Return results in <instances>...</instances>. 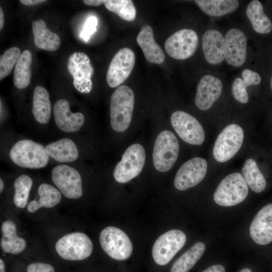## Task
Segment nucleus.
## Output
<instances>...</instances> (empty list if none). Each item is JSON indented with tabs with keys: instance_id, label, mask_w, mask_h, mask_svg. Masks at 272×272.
Here are the masks:
<instances>
[{
	"instance_id": "obj_1",
	"label": "nucleus",
	"mask_w": 272,
	"mask_h": 272,
	"mask_svg": "<svg viewBox=\"0 0 272 272\" xmlns=\"http://www.w3.org/2000/svg\"><path fill=\"white\" fill-rule=\"evenodd\" d=\"M134 104V93L129 87L119 86L112 93L110 101V116L114 130L122 132L129 127Z\"/></svg>"
},
{
	"instance_id": "obj_2",
	"label": "nucleus",
	"mask_w": 272,
	"mask_h": 272,
	"mask_svg": "<svg viewBox=\"0 0 272 272\" xmlns=\"http://www.w3.org/2000/svg\"><path fill=\"white\" fill-rule=\"evenodd\" d=\"M10 157L17 165L29 169L43 168L49 161L45 148L31 140L16 143L10 150Z\"/></svg>"
},
{
	"instance_id": "obj_3",
	"label": "nucleus",
	"mask_w": 272,
	"mask_h": 272,
	"mask_svg": "<svg viewBox=\"0 0 272 272\" xmlns=\"http://www.w3.org/2000/svg\"><path fill=\"white\" fill-rule=\"evenodd\" d=\"M248 194V186L242 175L235 172L226 176L217 186L214 201L223 207H231L243 201Z\"/></svg>"
},
{
	"instance_id": "obj_4",
	"label": "nucleus",
	"mask_w": 272,
	"mask_h": 272,
	"mask_svg": "<svg viewBox=\"0 0 272 272\" xmlns=\"http://www.w3.org/2000/svg\"><path fill=\"white\" fill-rule=\"evenodd\" d=\"M179 145L174 134L170 130L161 131L157 136L153 151V162L155 169L164 172L169 171L176 162Z\"/></svg>"
},
{
	"instance_id": "obj_5",
	"label": "nucleus",
	"mask_w": 272,
	"mask_h": 272,
	"mask_svg": "<svg viewBox=\"0 0 272 272\" xmlns=\"http://www.w3.org/2000/svg\"><path fill=\"white\" fill-rule=\"evenodd\" d=\"M93 243L85 233L74 232L66 234L57 240L55 250L62 258L70 261L82 260L90 256Z\"/></svg>"
},
{
	"instance_id": "obj_6",
	"label": "nucleus",
	"mask_w": 272,
	"mask_h": 272,
	"mask_svg": "<svg viewBox=\"0 0 272 272\" xmlns=\"http://www.w3.org/2000/svg\"><path fill=\"white\" fill-rule=\"evenodd\" d=\"M145 160L146 153L143 146L139 144L130 145L114 168L113 176L115 180L119 183H124L137 177L142 171Z\"/></svg>"
},
{
	"instance_id": "obj_7",
	"label": "nucleus",
	"mask_w": 272,
	"mask_h": 272,
	"mask_svg": "<svg viewBox=\"0 0 272 272\" xmlns=\"http://www.w3.org/2000/svg\"><path fill=\"white\" fill-rule=\"evenodd\" d=\"M99 241L103 251L112 258L117 260L127 259L132 252V244L128 236L121 229L108 226L103 229Z\"/></svg>"
},
{
	"instance_id": "obj_8",
	"label": "nucleus",
	"mask_w": 272,
	"mask_h": 272,
	"mask_svg": "<svg viewBox=\"0 0 272 272\" xmlns=\"http://www.w3.org/2000/svg\"><path fill=\"white\" fill-rule=\"evenodd\" d=\"M244 140V131L238 124L226 126L217 137L213 150L215 159L221 163L232 159L239 151Z\"/></svg>"
},
{
	"instance_id": "obj_9",
	"label": "nucleus",
	"mask_w": 272,
	"mask_h": 272,
	"mask_svg": "<svg viewBox=\"0 0 272 272\" xmlns=\"http://www.w3.org/2000/svg\"><path fill=\"white\" fill-rule=\"evenodd\" d=\"M186 240L185 233L180 230L172 229L163 234L152 247L154 261L160 265L167 264L184 246Z\"/></svg>"
},
{
	"instance_id": "obj_10",
	"label": "nucleus",
	"mask_w": 272,
	"mask_h": 272,
	"mask_svg": "<svg viewBox=\"0 0 272 272\" xmlns=\"http://www.w3.org/2000/svg\"><path fill=\"white\" fill-rule=\"evenodd\" d=\"M171 122L177 134L186 143L193 145H200L203 143V128L191 115L183 111H176L171 115Z\"/></svg>"
},
{
	"instance_id": "obj_11",
	"label": "nucleus",
	"mask_w": 272,
	"mask_h": 272,
	"mask_svg": "<svg viewBox=\"0 0 272 272\" xmlns=\"http://www.w3.org/2000/svg\"><path fill=\"white\" fill-rule=\"evenodd\" d=\"M198 40L197 34L193 30L181 29L166 40L165 49L171 57L178 60L186 59L195 53Z\"/></svg>"
},
{
	"instance_id": "obj_12",
	"label": "nucleus",
	"mask_w": 272,
	"mask_h": 272,
	"mask_svg": "<svg viewBox=\"0 0 272 272\" xmlns=\"http://www.w3.org/2000/svg\"><path fill=\"white\" fill-rule=\"evenodd\" d=\"M51 178L59 191L66 197L77 199L82 196L81 176L74 168L65 164L57 165L52 170Z\"/></svg>"
},
{
	"instance_id": "obj_13",
	"label": "nucleus",
	"mask_w": 272,
	"mask_h": 272,
	"mask_svg": "<svg viewBox=\"0 0 272 272\" xmlns=\"http://www.w3.org/2000/svg\"><path fill=\"white\" fill-rule=\"evenodd\" d=\"M67 68L73 77L75 88L81 93H89L92 88L94 69L88 56L84 52H74L67 60Z\"/></svg>"
},
{
	"instance_id": "obj_14",
	"label": "nucleus",
	"mask_w": 272,
	"mask_h": 272,
	"mask_svg": "<svg viewBox=\"0 0 272 272\" xmlns=\"http://www.w3.org/2000/svg\"><path fill=\"white\" fill-rule=\"evenodd\" d=\"M133 51L129 48L119 49L112 58L106 75V82L111 88L122 84L130 75L135 64Z\"/></svg>"
},
{
	"instance_id": "obj_15",
	"label": "nucleus",
	"mask_w": 272,
	"mask_h": 272,
	"mask_svg": "<svg viewBox=\"0 0 272 272\" xmlns=\"http://www.w3.org/2000/svg\"><path fill=\"white\" fill-rule=\"evenodd\" d=\"M208 168L206 160L195 157L185 162L177 171L174 181L176 189L185 190L200 183L205 178Z\"/></svg>"
},
{
	"instance_id": "obj_16",
	"label": "nucleus",
	"mask_w": 272,
	"mask_h": 272,
	"mask_svg": "<svg viewBox=\"0 0 272 272\" xmlns=\"http://www.w3.org/2000/svg\"><path fill=\"white\" fill-rule=\"evenodd\" d=\"M223 88L221 81L211 75H206L200 80L194 99L196 106L205 111L212 107L220 97Z\"/></svg>"
},
{
	"instance_id": "obj_17",
	"label": "nucleus",
	"mask_w": 272,
	"mask_h": 272,
	"mask_svg": "<svg viewBox=\"0 0 272 272\" xmlns=\"http://www.w3.org/2000/svg\"><path fill=\"white\" fill-rule=\"evenodd\" d=\"M226 60L230 65L239 67L246 58L247 41L244 33L237 28L228 30L225 37Z\"/></svg>"
},
{
	"instance_id": "obj_18",
	"label": "nucleus",
	"mask_w": 272,
	"mask_h": 272,
	"mask_svg": "<svg viewBox=\"0 0 272 272\" xmlns=\"http://www.w3.org/2000/svg\"><path fill=\"white\" fill-rule=\"evenodd\" d=\"M250 235L257 244L265 245L272 241V203L262 208L253 218Z\"/></svg>"
},
{
	"instance_id": "obj_19",
	"label": "nucleus",
	"mask_w": 272,
	"mask_h": 272,
	"mask_svg": "<svg viewBox=\"0 0 272 272\" xmlns=\"http://www.w3.org/2000/svg\"><path fill=\"white\" fill-rule=\"evenodd\" d=\"M53 114L57 126L64 132H76L84 123V115L81 112H72L69 102L65 99H59L56 102L53 107Z\"/></svg>"
},
{
	"instance_id": "obj_20",
	"label": "nucleus",
	"mask_w": 272,
	"mask_h": 272,
	"mask_svg": "<svg viewBox=\"0 0 272 272\" xmlns=\"http://www.w3.org/2000/svg\"><path fill=\"white\" fill-rule=\"evenodd\" d=\"M202 48L204 57L210 64H219L226 57L225 38L219 31L210 29L204 33L202 37Z\"/></svg>"
},
{
	"instance_id": "obj_21",
	"label": "nucleus",
	"mask_w": 272,
	"mask_h": 272,
	"mask_svg": "<svg viewBox=\"0 0 272 272\" xmlns=\"http://www.w3.org/2000/svg\"><path fill=\"white\" fill-rule=\"evenodd\" d=\"M136 40L149 62L159 64L164 61L165 56L164 52L155 41L153 31L150 26H143Z\"/></svg>"
},
{
	"instance_id": "obj_22",
	"label": "nucleus",
	"mask_w": 272,
	"mask_h": 272,
	"mask_svg": "<svg viewBox=\"0 0 272 272\" xmlns=\"http://www.w3.org/2000/svg\"><path fill=\"white\" fill-rule=\"evenodd\" d=\"M32 28L35 46L40 49L47 51L56 50L60 44L58 35L50 31L42 19L34 21Z\"/></svg>"
},
{
	"instance_id": "obj_23",
	"label": "nucleus",
	"mask_w": 272,
	"mask_h": 272,
	"mask_svg": "<svg viewBox=\"0 0 272 272\" xmlns=\"http://www.w3.org/2000/svg\"><path fill=\"white\" fill-rule=\"evenodd\" d=\"M45 149L49 157L60 163L73 162L79 157L76 145L68 138L51 143L46 146Z\"/></svg>"
},
{
	"instance_id": "obj_24",
	"label": "nucleus",
	"mask_w": 272,
	"mask_h": 272,
	"mask_svg": "<svg viewBox=\"0 0 272 272\" xmlns=\"http://www.w3.org/2000/svg\"><path fill=\"white\" fill-rule=\"evenodd\" d=\"M16 229V225L12 220H6L2 224L1 246L6 253L18 254L26 247L25 240L17 235Z\"/></svg>"
},
{
	"instance_id": "obj_25",
	"label": "nucleus",
	"mask_w": 272,
	"mask_h": 272,
	"mask_svg": "<svg viewBox=\"0 0 272 272\" xmlns=\"http://www.w3.org/2000/svg\"><path fill=\"white\" fill-rule=\"evenodd\" d=\"M39 198L30 201L27 207L30 213H34L41 208H51L58 205L61 199L60 191L53 186L41 184L38 189Z\"/></svg>"
},
{
	"instance_id": "obj_26",
	"label": "nucleus",
	"mask_w": 272,
	"mask_h": 272,
	"mask_svg": "<svg viewBox=\"0 0 272 272\" xmlns=\"http://www.w3.org/2000/svg\"><path fill=\"white\" fill-rule=\"evenodd\" d=\"M32 112L37 122L42 124L48 122L51 115L49 94L42 86H38L34 90Z\"/></svg>"
},
{
	"instance_id": "obj_27",
	"label": "nucleus",
	"mask_w": 272,
	"mask_h": 272,
	"mask_svg": "<svg viewBox=\"0 0 272 272\" xmlns=\"http://www.w3.org/2000/svg\"><path fill=\"white\" fill-rule=\"evenodd\" d=\"M246 15L253 29L258 33L267 34L272 30V23L264 13L263 6L258 0L251 1L248 4Z\"/></svg>"
},
{
	"instance_id": "obj_28",
	"label": "nucleus",
	"mask_w": 272,
	"mask_h": 272,
	"mask_svg": "<svg viewBox=\"0 0 272 272\" xmlns=\"http://www.w3.org/2000/svg\"><path fill=\"white\" fill-rule=\"evenodd\" d=\"M194 2L203 12L214 17L233 13L239 6L237 0H196Z\"/></svg>"
},
{
	"instance_id": "obj_29",
	"label": "nucleus",
	"mask_w": 272,
	"mask_h": 272,
	"mask_svg": "<svg viewBox=\"0 0 272 272\" xmlns=\"http://www.w3.org/2000/svg\"><path fill=\"white\" fill-rule=\"evenodd\" d=\"M205 249L204 243H195L173 263L171 272L189 271L201 258Z\"/></svg>"
},
{
	"instance_id": "obj_30",
	"label": "nucleus",
	"mask_w": 272,
	"mask_h": 272,
	"mask_svg": "<svg viewBox=\"0 0 272 272\" xmlns=\"http://www.w3.org/2000/svg\"><path fill=\"white\" fill-rule=\"evenodd\" d=\"M32 60L30 51L25 50L15 66L13 82L15 87L19 89L26 88L31 82Z\"/></svg>"
},
{
	"instance_id": "obj_31",
	"label": "nucleus",
	"mask_w": 272,
	"mask_h": 272,
	"mask_svg": "<svg viewBox=\"0 0 272 272\" xmlns=\"http://www.w3.org/2000/svg\"><path fill=\"white\" fill-rule=\"evenodd\" d=\"M242 173L248 186L252 191L260 193L265 189L266 185L265 179L254 160L249 158L245 161Z\"/></svg>"
},
{
	"instance_id": "obj_32",
	"label": "nucleus",
	"mask_w": 272,
	"mask_h": 272,
	"mask_svg": "<svg viewBox=\"0 0 272 272\" xmlns=\"http://www.w3.org/2000/svg\"><path fill=\"white\" fill-rule=\"evenodd\" d=\"M32 184V179L27 175H21L15 179L13 201L17 207L23 209L26 207Z\"/></svg>"
},
{
	"instance_id": "obj_33",
	"label": "nucleus",
	"mask_w": 272,
	"mask_h": 272,
	"mask_svg": "<svg viewBox=\"0 0 272 272\" xmlns=\"http://www.w3.org/2000/svg\"><path fill=\"white\" fill-rule=\"evenodd\" d=\"M105 8L117 14L122 19L132 21L136 17V9L130 0H106Z\"/></svg>"
},
{
	"instance_id": "obj_34",
	"label": "nucleus",
	"mask_w": 272,
	"mask_h": 272,
	"mask_svg": "<svg viewBox=\"0 0 272 272\" xmlns=\"http://www.w3.org/2000/svg\"><path fill=\"white\" fill-rule=\"evenodd\" d=\"M21 52L17 47L7 49L0 57V80L8 76L19 59Z\"/></svg>"
},
{
	"instance_id": "obj_35",
	"label": "nucleus",
	"mask_w": 272,
	"mask_h": 272,
	"mask_svg": "<svg viewBox=\"0 0 272 272\" xmlns=\"http://www.w3.org/2000/svg\"><path fill=\"white\" fill-rule=\"evenodd\" d=\"M247 87L242 79L240 78H236L233 81L232 93L234 98L240 103L245 104L248 101Z\"/></svg>"
},
{
	"instance_id": "obj_36",
	"label": "nucleus",
	"mask_w": 272,
	"mask_h": 272,
	"mask_svg": "<svg viewBox=\"0 0 272 272\" xmlns=\"http://www.w3.org/2000/svg\"><path fill=\"white\" fill-rule=\"evenodd\" d=\"M98 23L97 19L92 16L88 17L84 24L83 30L80 33L81 38L87 42L90 37L97 31L96 27Z\"/></svg>"
},
{
	"instance_id": "obj_37",
	"label": "nucleus",
	"mask_w": 272,
	"mask_h": 272,
	"mask_svg": "<svg viewBox=\"0 0 272 272\" xmlns=\"http://www.w3.org/2000/svg\"><path fill=\"white\" fill-rule=\"evenodd\" d=\"M242 80L247 87L258 85L261 82V77L259 75L250 69L244 70L242 73Z\"/></svg>"
},
{
	"instance_id": "obj_38",
	"label": "nucleus",
	"mask_w": 272,
	"mask_h": 272,
	"mask_svg": "<svg viewBox=\"0 0 272 272\" xmlns=\"http://www.w3.org/2000/svg\"><path fill=\"white\" fill-rule=\"evenodd\" d=\"M27 272H55L54 268L50 264L34 262L28 265Z\"/></svg>"
},
{
	"instance_id": "obj_39",
	"label": "nucleus",
	"mask_w": 272,
	"mask_h": 272,
	"mask_svg": "<svg viewBox=\"0 0 272 272\" xmlns=\"http://www.w3.org/2000/svg\"><path fill=\"white\" fill-rule=\"evenodd\" d=\"M202 272H225L224 267L220 264L212 265Z\"/></svg>"
},
{
	"instance_id": "obj_40",
	"label": "nucleus",
	"mask_w": 272,
	"mask_h": 272,
	"mask_svg": "<svg viewBox=\"0 0 272 272\" xmlns=\"http://www.w3.org/2000/svg\"><path fill=\"white\" fill-rule=\"evenodd\" d=\"M46 2L44 0H20V2L26 6H34Z\"/></svg>"
},
{
	"instance_id": "obj_41",
	"label": "nucleus",
	"mask_w": 272,
	"mask_h": 272,
	"mask_svg": "<svg viewBox=\"0 0 272 272\" xmlns=\"http://www.w3.org/2000/svg\"><path fill=\"white\" fill-rule=\"evenodd\" d=\"M104 0H84L83 3L88 6H99L105 3Z\"/></svg>"
},
{
	"instance_id": "obj_42",
	"label": "nucleus",
	"mask_w": 272,
	"mask_h": 272,
	"mask_svg": "<svg viewBox=\"0 0 272 272\" xmlns=\"http://www.w3.org/2000/svg\"><path fill=\"white\" fill-rule=\"evenodd\" d=\"M5 23L4 14L2 8H0V30H2Z\"/></svg>"
},
{
	"instance_id": "obj_43",
	"label": "nucleus",
	"mask_w": 272,
	"mask_h": 272,
	"mask_svg": "<svg viewBox=\"0 0 272 272\" xmlns=\"http://www.w3.org/2000/svg\"><path fill=\"white\" fill-rule=\"evenodd\" d=\"M5 264L4 260L1 258L0 259V272H5Z\"/></svg>"
},
{
	"instance_id": "obj_44",
	"label": "nucleus",
	"mask_w": 272,
	"mask_h": 272,
	"mask_svg": "<svg viewBox=\"0 0 272 272\" xmlns=\"http://www.w3.org/2000/svg\"><path fill=\"white\" fill-rule=\"evenodd\" d=\"M4 188V183L3 179H0V192L2 193Z\"/></svg>"
},
{
	"instance_id": "obj_45",
	"label": "nucleus",
	"mask_w": 272,
	"mask_h": 272,
	"mask_svg": "<svg viewBox=\"0 0 272 272\" xmlns=\"http://www.w3.org/2000/svg\"><path fill=\"white\" fill-rule=\"evenodd\" d=\"M239 272H251V270L248 268H245L241 269Z\"/></svg>"
},
{
	"instance_id": "obj_46",
	"label": "nucleus",
	"mask_w": 272,
	"mask_h": 272,
	"mask_svg": "<svg viewBox=\"0 0 272 272\" xmlns=\"http://www.w3.org/2000/svg\"><path fill=\"white\" fill-rule=\"evenodd\" d=\"M270 88H271V91H272V77H271V80H270Z\"/></svg>"
}]
</instances>
